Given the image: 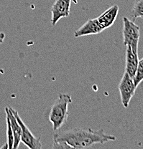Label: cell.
<instances>
[{
	"mask_svg": "<svg viewBox=\"0 0 143 149\" xmlns=\"http://www.w3.org/2000/svg\"><path fill=\"white\" fill-rule=\"evenodd\" d=\"M119 93H120L121 101L124 108H128L132 98L135 94L137 87L135 85V81L127 72H124L120 80L119 85Z\"/></svg>",
	"mask_w": 143,
	"mask_h": 149,
	"instance_id": "277c9868",
	"label": "cell"
},
{
	"mask_svg": "<svg viewBox=\"0 0 143 149\" xmlns=\"http://www.w3.org/2000/svg\"><path fill=\"white\" fill-rule=\"evenodd\" d=\"M138 62V53L133 52L130 46H126V65L125 72L130 74V77L134 79L136 74Z\"/></svg>",
	"mask_w": 143,
	"mask_h": 149,
	"instance_id": "30bf717a",
	"label": "cell"
},
{
	"mask_svg": "<svg viewBox=\"0 0 143 149\" xmlns=\"http://www.w3.org/2000/svg\"><path fill=\"white\" fill-rule=\"evenodd\" d=\"M134 81L137 88L143 81V57L141 60H139V62H138L137 68Z\"/></svg>",
	"mask_w": 143,
	"mask_h": 149,
	"instance_id": "7c38bea8",
	"label": "cell"
},
{
	"mask_svg": "<svg viewBox=\"0 0 143 149\" xmlns=\"http://www.w3.org/2000/svg\"><path fill=\"white\" fill-rule=\"evenodd\" d=\"M112 135L107 134L103 129L94 130L91 128H72L54 134L53 142H61L71 148H86L97 143L115 141Z\"/></svg>",
	"mask_w": 143,
	"mask_h": 149,
	"instance_id": "6da1fadb",
	"label": "cell"
},
{
	"mask_svg": "<svg viewBox=\"0 0 143 149\" xmlns=\"http://www.w3.org/2000/svg\"><path fill=\"white\" fill-rule=\"evenodd\" d=\"M132 13L133 22L138 17L143 19V0H135L132 9Z\"/></svg>",
	"mask_w": 143,
	"mask_h": 149,
	"instance_id": "8fae6325",
	"label": "cell"
},
{
	"mask_svg": "<svg viewBox=\"0 0 143 149\" xmlns=\"http://www.w3.org/2000/svg\"><path fill=\"white\" fill-rule=\"evenodd\" d=\"M104 29L101 26L98 22L97 18L91 19H88L86 22H85L79 29L74 32V37H80L87 35H96L99 34Z\"/></svg>",
	"mask_w": 143,
	"mask_h": 149,
	"instance_id": "52a82bcc",
	"label": "cell"
},
{
	"mask_svg": "<svg viewBox=\"0 0 143 149\" xmlns=\"http://www.w3.org/2000/svg\"><path fill=\"white\" fill-rule=\"evenodd\" d=\"M123 21V44L130 46L135 53H138V45L140 37V28L135 22L127 17L122 18Z\"/></svg>",
	"mask_w": 143,
	"mask_h": 149,
	"instance_id": "3957f363",
	"label": "cell"
},
{
	"mask_svg": "<svg viewBox=\"0 0 143 149\" xmlns=\"http://www.w3.org/2000/svg\"><path fill=\"white\" fill-rule=\"evenodd\" d=\"M12 113L14 114L15 117L18 120L20 125L21 126L22 133H21V141L29 149H41L42 143L40 142V138H37L31 133L30 130L29 129L28 127L25 124L23 120L20 118L19 113L15 109L10 107Z\"/></svg>",
	"mask_w": 143,
	"mask_h": 149,
	"instance_id": "5b68a950",
	"label": "cell"
},
{
	"mask_svg": "<svg viewBox=\"0 0 143 149\" xmlns=\"http://www.w3.org/2000/svg\"><path fill=\"white\" fill-rule=\"evenodd\" d=\"M7 145L8 148L10 149L13 148L14 146V135L12 132V128L10 123V121L7 118Z\"/></svg>",
	"mask_w": 143,
	"mask_h": 149,
	"instance_id": "4fadbf2b",
	"label": "cell"
},
{
	"mask_svg": "<svg viewBox=\"0 0 143 149\" xmlns=\"http://www.w3.org/2000/svg\"><path fill=\"white\" fill-rule=\"evenodd\" d=\"M4 38H5V34L3 32H0V45L3 43Z\"/></svg>",
	"mask_w": 143,
	"mask_h": 149,
	"instance_id": "5bb4252c",
	"label": "cell"
},
{
	"mask_svg": "<svg viewBox=\"0 0 143 149\" xmlns=\"http://www.w3.org/2000/svg\"><path fill=\"white\" fill-rule=\"evenodd\" d=\"M5 113L7 115V118L10 121V123L12 128V132L14 135V146L13 148L16 149L19 147L20 142H21V133L22 129L21 126L20 125L19 123L16 118L15 117L12 113L10 107H7L5 108Z\"/></svg>",
	"mask_w": 143,
	"mask_h": 149,
	"instance_id": "9c48e42d",
	"label": "cell"
},
{
	"mask_svg": "<svg viewBox=\"0 0 143 149\" xmlns=\"http://www.w3.org/2000/svg\"><path fill=\"white\" fill-rule=\"evenodd\" d=\"M71 1L72 0H56L54 2L51 8V23L53 26H55L60 19L69 16Z\"/></svg>",
	"mask_w": 143,
	"mask_h": 149,
	"instance_id": "8992f818",
	"label": "cell"
},
{
	"mask_svg": "<svg viewBox=\"0 0 143 149\" xmlns=\"http://www.w3.org/2000/svg\"><path fill=\"white\" fill-rule=\"evenodd\" d=\"M71 102L72 98L70 95L60 94L53 104L49 113V120L54 131L60 129L67 122L68 105Z\"/></svg>",
	"mask_w": 143,
	"mask_h": 149,
	"instance_id": "7a4b0ae2",
	"label": "cell"
},
{
	"mask_svg": "<svg viewBox=\"0 0 143 149\" xmlns=\"http://www.w3.org/2000/svg\"><path fill=\"white\" fill-rule=\"evenodd\" d=\"M119 7L117 5L111 6L97 17L98 22L104 29L111 27L119 14Z\"/></svg>",
	"mask_w": 143,
	"mask_h": 149,
	"instance_id": "ba28073f",
	"label": "cell"
}]
</instances>
